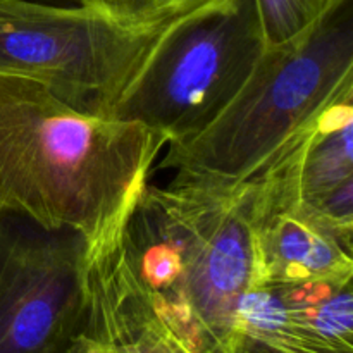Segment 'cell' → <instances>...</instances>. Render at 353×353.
I'll return each instance as SVG.
<instances>
[{
	"label": "cell",
	"mask_w": 353,
	"mask_h": 353,
	"mask_svg": "<svg viewBox=\"0 0 353 353\" xmlns=\"http://www.w3.org/2000/svg\"><path fill=\"white\" fill-rule=\"evenodd\" d=\"M165 145L143 124L83 112L41 83L0 74V216L76 231L86 262L107 255Z\"/></svg>",
	"instance_id": "6da1fadb"
},
{
	"label": "cell",
	"mask_w": 353,
	"mask_h": 353,
	"mask_svg": "<svg viewBox=\"0 0 353 353\" xmlns=\"http://www.w3.org/2000/svg\"><path fill=\"white\" fill-rule=\"evenodd\" d=\"M212 2L123 9L0 0V74L41 83L83 112L112 117L171 34Z\"/></svg>",
	"instance_id": "7a4b0ae2"
},
{
	"label": "cell",
	"mask_w": 353,
	"mask_h": 353,
	"mask_svg": "<svg viewBox=\"0 0 353 353\" xmlns=\"http://www.w3.org/2000/svg\"><path fill=\"white\" fill-rule=\"evenodd\" d=\"M353 79L352 0L305 34L268 45L223 112L188 140L168 145L162 169L210 185L250 179Z\"/></svg>",
	"instance_id": "3957f363"
},
{
	"label": "cell",
	"mask_w": 353,
	"mask_h": 353,
	"mask_svg": "<svg viewBox=\"0 0 353 353\" xmlns=\"http://www.w3.org/2000/svg\"><path fill=\"white\" fill-rule=\"evenodd\" d=\"M247 183L226 186L174 178L148 185L131 219L169 245L176 259L174 288L147 293L164 316L200 343L230 350L234 314L252 286Z\"/></svg>",
	"instance_id": "277c9868"
},
{
	"label": "cell",
	"mask_w": 353,
	"mask_h": 353,
	"mask_svg": "<svg viewBox=\"0 0 353 353\" xmlns=\"http://www.w3.org/2000/svg\"><path fill=\"white\" fill-rule=\"evenodd\" d=\"M264 48L255 0H214L171 34L110 119L181 143L223 112Z\"/></svg>",
	"instance_id": "5b68a950"
},
{
	"label": "cell",
	"mask_w": 353,
	"mask_h": 353,
	"mask_svg": "<svg viewBox=\"0 0 353 353\" xmlns=\"http://www.w3.org/2000/svg\"><path fill=\"white\" fill-rule=\"evenodd\" d=\"M86 243L0 216V353H78L88 319Z\"/></svg>",
	"instance_id": "8992f818"
},
{
	"label": "cell",
	"mask_w": 353,
	"mask_h": 353,
	"mask_svg": "<svg viewBox=\"0 0 353 353\" xmlns=\"http://www.w3.org/2000/svg\"><path fill=\"white\" fill-rule=\"evenodd\" d=\"M245 183L254 255L250 288L352 281V247L303 210L299 179L288 162L271 157Z\"/></svg>",
	"instance_id": "52a82bcc"
},
{
	"label": "cell",
	"mask_w": 353,
	"mask_h": 353,
	"mask_svg": "<svg viewBox=\"0 0 353 353\" xmlns=\"http://www.w3.org/2000/svg\"><path fill=\"white\" fill-rule=\"evenodd\" d=\"M348 281L255 286L243 293L234 314L230 350L224 353H353L321 331L319 300Z\"/></svg>",
	"instance_id": "ba28073f"
},
{
	"label": "cell",
	"mask_w": 353,
	"mask_h": 353,
	"mask_svg": "<svg viewBox=\"0 0 353 353\" xmlns=\"http://www.w3.org/2000/svg\"><path fill=\"white\" fill-rule=\"evenodd\" d=\"M345 2L348 0H255L265 47L302 37Z\"/></svg>",
	"instance_id": "9c48e42d"
},
{
	"label": "cell",
	"mask_w": 353,
	"mask_h": 353,
	"mask_svg": "<svg viewBox=\"0 0 353 353\" xmlns=\"http://www.w3.org/2000/svg\"><path fill=\"white\" fill-rule=\"evenodd\" d=\"M99 2L123 7V9H147V7L162 3L164 0H99Z\"/></svg>",
	"instance_id": "30bf717a"
},
{
	"label": "cell",
	"mask_w": 353,
	"mask_h": 353,
	"mask_svg": "<svg viewBox=\"0 0 353 353\" xmlns=\"http://www.w3.org/2000/svg\"><path fill=\"white\" fill-rule=\"evenodd\" d=\"M28 2H38V3H52V6H78L85 0H28Z\"/></svg>",
	"instance_id": "8fae6325"
},
{
	"label": "cell",
	"mask_w": 353,
	"mask_h": 353,
	"mask_svg": "<svg viewBox=\"0 0 353 353\" xmlns=\"http://www.w3.org/2000/svg\"><path fill=\"white\" fill-rule=\"evenodd\" d=\"M78 353H100V352L95 350V348H90V347H79Z\"/></svg>",
	"instance_id": "7c38bea8"
},
{
	"label": "cell",
	"mask_w": 353,
	"mask_h": 353,
	"mask_svg": "<svg viewBox=\"0 0 353 353\" xmlns=\"http://www.w3.org/2000/svg\"><path fill=\"white\" fill-rule=\"evenodd\" d=\"M90 348H95V350H99L100 353H112V352H107V350H102V348H97V347H90Z\"/></svg>",
	"instance_id": "4fadbf2b"
},
{
	"label": "cell",
	"mask_w": 353,
	"mask_h": 353,
	"mask_svg": "<svg viewBox=\"0 0 353 353\" xmlns=\"http://www.w3.org/2000/svg\"><path fill=\"white\" fill-rule=\"evenodd\" d=\"M164 2H179V0H164Z\"/></svg>",
	"instance_id": "5bb4252c"
},
{
	"label": "cell",
	"mask_w": 353,
	"mask_h": 353,
	"mask_svg": "<svg viewBox=\"0 0 353 353\" xmlns=\"http://www.w3.org/2000/svg\"><path fill=\"white\" fill-rule=\"evenodd\" d=\"M85 2H99V0H85Z\"/></svg>",
	"instance_id": "9a60e30c"
}]
</instances>
